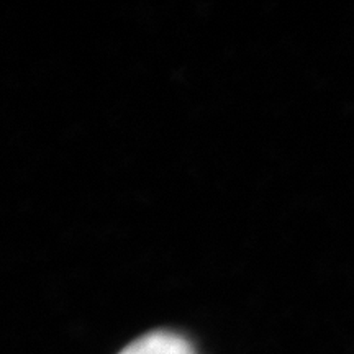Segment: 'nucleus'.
<instances>
[{
    "label": "nucleus",
    "mask_w": 354,
    "mask_h": 354,
    "mask_svg": "<svg viewBox=\"0 0 354 354\" xmlns=\"http://www.w3.org/2000/svg\"><path fill=\"white\" fill-rule=\"evenodd\" d=\"M118 354H197L189 339L172 331L159 330L140 336Z\"/></svg>",
    "instance_id": "nucleus-1"
}]
</instances>
